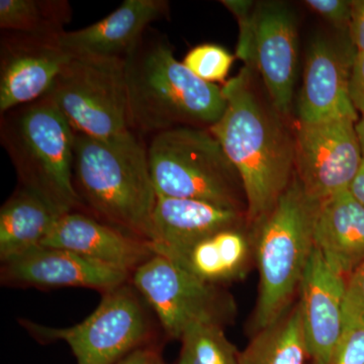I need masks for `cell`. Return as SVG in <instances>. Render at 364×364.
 <instances>
[{
  "label": "cell",
  "instance_id": "cell-3",
  "mask_svg": "<svg viewBox=\"0 0 364 364\" xmlns=\"http://www.w3.org/2000/svg\"><path fill=\"white\" fill-rule=\"evenodd\" d=\"M73 179L95 219L149 241L158 196L139 134L97 139L75 132Z\"/></svg>",
  "mask_w": 364,
  "mask_h": 364
},
{
  "label": "cell",
  "instance_id": "cell-25",
  "mask_svg": "<svg viewBox=\"0 0 364 364\" xmlns=\"http://www.w3.org/2000/svg\"><path fill=\"white\" fill-rule=\"evenodd\" d=\"M234 56L225 48L215 44L196 46L184 57L189 70L205 82H223L234 63Z\"/></svg>",
  "mask_w": 364,
  "mask_h": 364
},
{
  "label": "cell",
  "instance_id": "cell-20",
  "mask_svg": "<svg viewBox=\"0 0 364 364\" xmlns=\"http://www.w3.org/2000/svg\"><path fill=\"white\" fill-rule=\"evenodd\" d=\"M254 256L245 225L228 228L164 256L207 284L221 287L243 279Z\"/></svg>",
  "mask_w": 364,
  "mask_h": 364
},
{
  "label": "cell",
  "instance_id": "cell-8",
  "mask_svg": "<svg viewBox=\"0 0 364 364\" xmlns=\"http://www.w3.org/2000/svg\"><path fill=\"white\" fill-rule=\"evenodd\" d=\"M135 287L124 284L105 293L95 312L68 328L46 327L26 321L23 326L44 342H66L77 364H114L148 346V315Z\"/></svg>",
  "mask_w": 364,
  "mask_h": 364
},
{
  "label": "cell",
  "instance_id": "cell-27",
  "mask_svg": "<svg viewBox=\"0 0 364 364\" xmlns=\"http://www.w3.org/2000/svg\"><path fill=\"white\" fill-rule=\"evenodd\" d=\"M306 6L331 23L335 28L349 33L353 1L348 0H306Z\"/></svg>",
  "mask_w": 364,
  "mask_h": 364
},
{
  "label": "cell",
  "instance_id": "cell-30",
  "mask_svg": "<svg viewBox=\"0 0 364 364\" xmlns=\"http://www.w3.org/2000/svg\"><path fill=\"white\" fill-rule=\"evenodd\" d=\"M349 37L356 53H364V0H354Z\"/></svg>",
  "mask_w": 364,
  "mask_h": 364
},
{
  "label": "cell",
  "instance_id": "cell-28",
  "mask_svg": "<svg viewBox=\"0 0 364 364\" xmlns=\"http://www.w3.org/2000/svg\"><path fill=\"white\" fill-rule=\"evenodd\" d=\"M364 323V262L347 277L344 321Z\"/></svg>",
  "mask_w": 364,
  "mask_h": 364
},
{
  "label": "cell",
  "instance_id": "cell-11",
  "mask_svg": "<svg viewBox=\"0 0 364 364\" xmlns=\"http://www.w3.org/2000/svg\"><path fill=\"white\" fill-rule=\"evenodd\" d=\"M59 37L4 31L0 39V114L49 93L72 57Z\"/></svg>",
  "mask_w": 364,
  "mask_h": 364
},
{
  "label": "cell",
  "instance_id": "cell-2",
  "mask_svg": "<svg viewBox=\"0 0 364 364\" xmlns=\"http://www.w3.org/2000/svg\"><path fill=\"white\" fill-rule=\"evenodd\" d=\"M131 130L154 136L171 129H210L226 111L222 87L196 77L150 28L124 57Z\"/></svg>",
  "mask_w": 364,
  "mask_h": 364
},
{
  "label": "cell",
  "instance_id": "cell-17",
  "mask_svg": "<svg viewBox=\"0 0 364 364\" xmlns=\"http://www.w3.org/2000/svg\"><path fill=\"white\" fill-rule=\"evenodd\" d=\"M246 224L247 215L242 210L203 200L158 196L148 243L153 252L166 256L208 235Z\"/></svg>",
  "mask_w": 364,
  "mask_h": 364
},
{
  "label": "cell",
  "instance_id": "cell-13",
  "mask_svg": "<svg viewBox=\"0 0 364 364\" xmlns=\"http://www.w3.org/2000/svg\"><path fill=\"white\" fill-rule=\"evenodd\" d=\"M346 279L314 248L299 291L301 325L312 364H328L344 327Z\"/></svg>",
  "mask_w": 364,
  "mask_h": 364
},
{
  "label": "cell",
  "instance_id": "cell-14",
  "mask_svg": "<svg viewBox=\"0 0 364 364\" xmlns=\"http://www.w3.org/2000/svg\"><path fill=\"white\" fill-rule=\"evenodd\" d=\"M355 54L352 44L341 48L322 37L311 43L299 91V122L317 123L338 117L358 119L349 95Z\"/></svg>",
  "mask_w": 364,
  "mask_h": 364
},
{
  "label": "cell",
  "instance_id": "cell-4",
  "mask_svg": "<svg viewBox=\"0 0 364 364\" xmlns=\"http://www.w3.org/2000/svg\"><path fill=\"white\" fill-rule=\"evenodd\" d=\"M73 130L49 95L1 114L0 142L21 186L61 215L83 205L73 179Z\"/></svg>",
  "mask_w": 364,
  "mask_h": 364
},
{
  "label": "cell",
  "instance_id": "cell-26",
  "mask_svg": "<svg viewBox=\"0 0 364 364\" xmlns=\"http://www.w3.org/2000/svg\"><path fill=\"white\" fill-rule=\"evenodd\" d=\"M328 364H364V323L344 321L343 331Z\"/></svg>",
  "mask_w": 364,
  "mask_h": 364
},
{
  "label": "cell",
  "instance_id": "cell-19",
  "mask_svg": "<svg viewBox=\"0 0 364 364\" xmlns=\"http://www.w3.org/2000/svg\"><path fill=\"white\" fill-rule=\"evenodd\" d=\"M314 243L330 267L348 277L364 262V207L350 191L318 203Z\"/></svg>",
  "mask_w": 364,
  "mask_h": 364
},
{
  "label": "cell",
  "instance_id": "cell-29",
  "mask_svg": "<svg viewBox=\"0 0 364 364\" xmlns=\"http://www.w3.org/2000/svg\"><path fill=\"white\" fill-rule=\"evenodd\" d=\"M349 95L354 109L364 114V53H356L349 79Z\"/></svg>",
  "mask_w": 364,
  "mask_h": 364
},
{
  "label": "cell",
  "instance_id": "cell-18",
  "mask_svg": "<svg viewBox=\"0 0 364 364\" xmlns=\"http://www.w3.org/2000/svg\"><path fill=\"white\" fill-rule=\"evenodd\" d=\"M165 0H124L107 18L59 37L62 47L73 56L122 58L141 40L151 23L168 14Z\"/></svg>",
  "mask_w": 364,
  "mask_h": 364
},
{
  "label": "cell",
  "instance_id": "cell-21",
  "mask_svg": "<svg viewBox=\"0 0 364 364\" xmlns=\"http://www.w3.org/2000/svg\"><path fill=\"white\" fill-rule=\"evenodd\" d=\"M59 215L44 200L23 186L0 210V258L14 259L42 246Z\"/></svg>",
  "mask_w": 364,
  "mask_h": 364
},
{
  "label": "cell",
  "instance_id": "cell-5",
  "mask_svg": "<svg viewBox=\"0 0 364 364\" xmlns=\"http://www.w3.org/2000/svg\"><path fill=\"white\" fill-rule=\"evenodd\" d=\"M318 200L296 178L269 215L253 229L254 258L259 270V294L254 311V333L277 322L289 310L312 255Z\"/></svg>",
  "mask_w": 364,
  "mask_h": 364
},
{
  "label": "cell",
  "instance_id": "cell-10",
  "mask_svg": "<svg viewBox=\"0 0 364 364\" xmlns=\"http://www.w3.org/2000/svg\"><path fill=\"white\" fill-rule=\"evenodd\" d=\"M358 119L299 122L294 135V174L306 193L322 202L349 191L363 161Z\"/></svg>",
  "mask_w": 364,
  "mask_h": 364
},
{
  "label": "cell",
  "instance_id": "cell-33",
  "mask_svg": "<svg viewBox=\"0 0 364 364\" xmlns=\"http://www.w3.org/2000/svg\"><path fill=\"white\" fill-rule=\"evenodd\" d=\"M356 133H358L359 144L364 157V114H361L356 122Z\"/></svg>",
  "mask_w": 364,
  "mask_h": 364
},
{
  "label": "cell",
  "instance_id": "cell-22",
  "mask_svg": "<svg viewBox=\"0 0 364 364\" xmlns=\"http://www.w3.org/2000/svg\"><path fill=\"white\" fill-rule=\"evenodd\" d=\"M306 350L299 303L260 331L240 352L239 364H306Z\"/></svg>",
  "mask_w": 364,
  "mask_h": 364
},
{
  "label": "cell",
  "instance_id": "cell-1",
  "mask_svg": "<svg viewBox=\"0 0 364 364\" xmlns=\"http://www.w3.org/2000/svg\"><path fill=\"white\" fill-rule=\"evenodd\" d=\"M250 69L223 86L226 111L210 131L240 176L247 223L255 229L293 181L296 153L294 136L282 114L256 92Z\"/></svg>",
  "mask_w": 364,
  "mask_h": 364
},
{
  "label": "cell",
  "instance_id": "cell-12",
  "mask_svg": "<svg viewBox=\"0 0 364 364\" xmlns=\"http://www.w3.org/2000/svg\"><path fill=\"white\" fill-rule=\"evenodd\" d=\"M296 16L280 2L255 4L250 63L257 69L273 107L286 117L293 104L298 70Z\"/></svg>",
  "mask_w": 364,
  "mask_h": 364
},
{
  "label": "cell",
  "instance_id": "cell-24",
  "mask_svg": "<svg viewBox=\"0 0 364 364\" xmlns=\"http://www.w3.org/2000/svg\"><path fill=\"white\" fill-rule=\"evenodd\" d=\"M181 341L178 364H239L240 352L227 338L222 326H191Z\"/></svg>",
  "mask_w": 364,
  "mask_h": 364
},
{
  "label": "cell",
  "instance_id": "cell-7",
  "mask_svg": "<svg viewBox=\"0 0 364 364\" xmlns=\"http://www.w3.org/2000/svg\"><path fill=\"white\" fill-rule=\"evenodd\" d=\"M48 95L76 133L109 139L132 131L124 59L72 55Z\"/></svg>",
  "mask_w": 364,
  "mask_h": 364
},
{
  "label": "cell",
  "instance_id": "cell-31",
  "mask_svg": "<svg viewBox=\"0 0 364 364\" xmlns=\"http://www.w3.org/2000/svg\"><path fill=\"white\" fill-rule=\"evenodd\" d=\"M161 360L158 349L148 345L132 352L114 364H158Z\"/></svg>",
  "mask_w": 364,
  "mask_h": 364
},
{
  "label": "cell",
  "instance_id": "cell-9",
  "mask_svg": "<svg viewBox=\"0 0 364 364\" xmlns=\"http://www.w3.org/2000/svg\"><path fill=\"white\" fill-rule=\"evenodd\" d=\"M132 282L156 313L165 333L173 339L181 340L196 324L224 327L236 313L233 298L221 287L196 279L159 254L136 268Z\"/></svg>",
  "mask_w": 364,
  "mask_h": 364
},
{
  "label": "cell",
  "instance_id": "cell-6",
  "mask_svg": "<svg viewBox=\"0 0 364 364\" xmlns=\"http://www.w3.org/2000/svg\"><path fill=\"white\" fill-rule=\"evenodd\" d=\"M147 151L157 196L203 200L247 213L240 176L210 129L161 132L152 136Z\"/></svg>",
  "mask_w": 364,
  "mask_h": 364
},
{
  "label": "cell",
  "instance_id": "cell-23",
  "mask_svg": "<svg viewBox=\"0 0 364 364\" xmlns=\"http://www.w3.org/2000/svg\"><path fill=\"white\" fill-rule=\"evenodd\" d=\"M71 18L66 0H0V28L6 32L59 37Z\"/></svg>",
  "mask_w": 364,
  "mask_h": 364
},
{
  "label": "cell",
  "instance_id": "cell-16",
  "mask_svg": "<svg viewBox=\"0 0 364 364\" xmlns=\"http://www.w3.org/2000/svg\"><path fill=\"white\" fill-rule=\"evenodd\" d=\"M42 246L66 249L130 274L155 254L147 241L80 212L59 217Z\"/></svg>",
  "mask_w": 364,
  "mask_h": 364
},
{
  "label": "cell",
  "instance_id": "cell-15",
  "mask_svg": "<svg viewBox=\"0 0 364 364\" xmlns=\"http://www.w3.org/2000/svg\"><path fill=\"white\" fill-rule=\"evenodd\" d=\"M2 280L36 287H87L107 293L126 284L130 273L66 249L40 246L2 262Z\"/></svg>",
  "mask_w": 364,
  "mask_h": 364
},
{
  "label": "cell",
  "instance_id": "cell-32",
  "mask_svg": "<svg viewBox=\"0 0 364 364\" xmlns=\"http://www.w3.org/2000/svg\"><path fill=\"white\" fill-rule=\"evenodd\" d=\"M349 191L364 207V157L360 169H359L358 176L352 181Z\"/></svg>",
  "mask_w": 364,
  "mask_h": 364
},
{
  "label": "cell",
  "instance_id": "cell-34",
  "mask_svg": "<svg viewBox=\"0 0 364 364\" xmlns=\"http://www.w3.org/2000/svg\"><path fill=\"white\" fill-rule=\"evenodd\" d=\"M158 364H166V363H163V361L161 360V361H160V363H158Z\"/></svg>",
  "mask_w": 364,
  "mask_h": 364
}]
</instances>
